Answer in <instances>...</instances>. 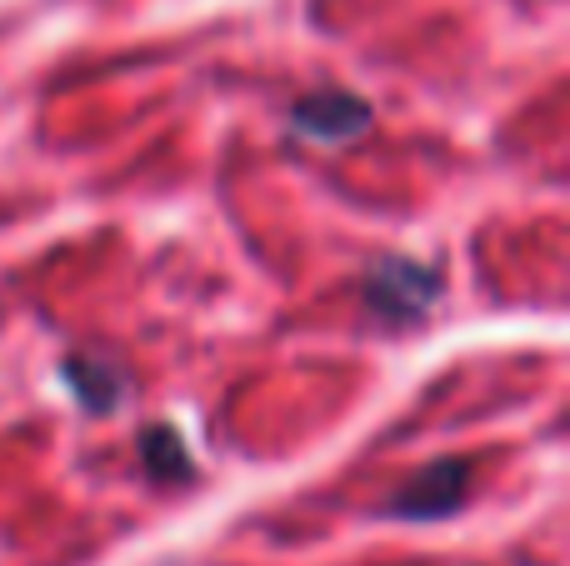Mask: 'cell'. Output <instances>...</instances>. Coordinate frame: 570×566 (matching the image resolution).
I'll list each match as a JSON object with an SVG mask.
<instances>
[{
    "mask_svg": "<svg viewBox=\"0 0 570 566\" xmlns=\"http://www.w3.org/2000/svg\"><path fill=\"white\" fill-rule=\"evenodd\" d=\"M361 291H365V306L385 326H411V321L431 316L435 301H441V271L411 256H375Z\"/></svg>",
    "mask_w": 570,
    "mask_h": 566,
    "instance_id": "obj_1",
    "label": "cell"
},
{
    "mask_svg": "<svg viewBox=\"0 0 570 566\" xmlns=\"http://www.w3.org/2000/svg\"><path fill=\"white\" fill-rule=\"evenodd\" d=\"M60 377H66L70 391H76L80 407L96 411V417H110V411L120 407V397H126V371L106 357H80L76 351V357L60 361Z\"/></svg>",
    "mask_w": 570,
    "mask_h": 566,
    "instance_id": "obj_4",
    "label": "cell"
},
{
    "mask_svg": "<svg viewBox=\"0 0 570 566\" xmlns=\"http://www.w3.org/2000/svg\"><path fill=\"white\" fill-rule=\"evenodd\" d=\"M465 497H471V461L441 457L415 471L411 481H401V491L385 501V511L401 521H441L451 511H461Z\"/></svg>",
    "mask_w": 570,
    "mask_h": 566,
    "instance_id": "obj_2",
    "label": "cell"
},
{
    "mask_svg": "<svg viewBox=\"0 0 570 566\" xmlns=\"http://www.w3.org/2000/svg\"><path fill=\"white\" fill-rule=\"evenodd\" d=\"M140 467L156 481H190L196 477V457L186 451L176 427H140Z\"/></svg>",
    "mask_w": 570,
    "mask_h": 566,
    "instance_id": "obj_5",
    "label": "cell"
},
{
    "mask_svg": "<svg viewBox=\"0 0 570 566\" xmlns=\"http://www.w3.org/2000/svg\"><path fill=\"white\" fill-rule=\"evenodd\" d=\"M375 126V106L355 90H311L291 106V130L315 146H345V140H361Z\"/></svg>",
    "mask_w": 570,
    "mask_h": 566,
    "instance_id": "obj_3",
    "label": "cell"
}]
</instances>
